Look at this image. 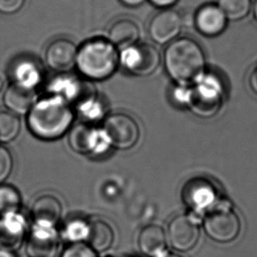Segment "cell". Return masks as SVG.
<instances>
[{
	"instance_id": "484cf974",
	"label": "cell",
	"mask_w": 257,
	"mask_h": 257,
	"mask_svg": "<svg viewBox=\"0 0 257 257\" xmlns=\"http://www.w3.org/2000/svg\"><path fill=\"white\" fill-rule=\"evenodd\" d=\"M76 110L83 118L88 121H97L105 114V105L98 93L75 107Z\"/></svg>"
},
{
	"instance_id": "3957f363",
	"label": "cell",
	"mask_w": 257,
	"mask_h": 257,
	"mask_svg": "<svg viewBox=\"0 0 257 257\" xmlns=\"http://www.w3.org/2000/svg\"><path fill=\"white\" fill-rule=\"evenodd\" d=\"M119 66V51L107 39L97 37L79 47L76 68L84 79L102 81L110 78Z\"/></svg>"
},
{
	"instance_id": "2e32d148",
	"label": "cell",
	"mask_w": 257,
	"mask_h": 257,
	"mask_svg": "<svg viewBox=\"0 0 257 257\" xmlns=\"http://www.w3.org/2000/svg\"><path fill=\"white\" fill-rule=\"evenodd\" d=\"M13 84L28 89L36 90L43 80L42 66L35 59L24 57L15 61L10 69Z\"/></svg>"
},
{
	"instance_id": "6da1fadb",
	"label": "cell",
	"mask_w": 257,
	"mask_h": 257,
	"mask_svg": "<svg viewBox=\"0 0 257 257\" xmlns=\"http://www.w3.org/2000/svg\"><path fill=\"white\" fill-rule=\"evenodd\" d=\"M73 121V107L59 97L50 94L37 100L27 114L30 133L37 139L47 141L64 136Z\"/></svg>"
},
{
	"instance_id": "836d02e7",
	"label": "cell",
	"mask_w": 257,
	"mask_h": 257,
	"mask_svg": "<svg viewBox=\"0 0 257 257\" xmlns=\"http://www.w3.org/2000/svg\"><path fill=\"white\" fill-rule=\"evenodd\" d=\"M147 0H120L121 4L124 5L128 8H138L143 5Z\"/></svg>"
},
{
	"instance_id": "e0dca14e",
	"label": "cell",
	"mask_w": 257,
	"mask_h": 257,
	"mask_svg": "<svg viewBox=\"0 0 257 257\" xmlns=\"http://www.w3.org/2000/svg\"><path fill=\"white\" fill-rule=\"evenodd\" d=\"M62 204L52 195L45 194L36 198L31 209L34 224L56 227L62 216Z\"/></svg>"
},
{
	"instance_id": "4316f807",
	"label": "cell",
	"mask_w": 257,
	"mask_h": 257,
	"mask_svg": "<svg viewBox=\"0 0 257 257\" xmlns=\"http://www.w3.org/2000/svg\"><path fill=\"white\" fill-rule=\"evenodd\" d=\"M89 232V223L82 219H73L64 225L63 235L71 243L86 242Z\"/></svg>"
},
{
	"instance_id": "f1b7e54d",
	"label": "cell",
	"mask_w": 257,
	"mask_h": 257,
	"mask_svg": "<svg viewBox=\"0 0 257 257\" xmlns=\"http://www.w3.org/2000/svg\"><path fill=\"white\" fill-rule=\"evenodd\" d=\"M14 161L7 147L0 146V184L9 177L13 171Z\"/></svg>"
},
{
	"instance_id": "d6986e66",
	"label": "cell",
	"mask_w": 257,
	"mask_h": 257,
	"mask_svg": "<svg viewBox=\"0 0 257 257\" xmlns=\"http://www.w3.org/2000/svg\"><path fill=\"white\" fill-rule=\"evenodd\" d=\"M3 100L6 107L13 114L27 115L37 101L36 90L12 84L5 91Z\"/></svg>"
},
{
	"instance_id": "e575fe53",
	"label": "cell",
	"mask_w": 257,
	"mask_h": 257,
	"mask_svg": "<svg viewBox=\"0 0 257 257\" xmlns=\"http://www.w3.org/2000/svg\"><path fill=\"white\" fill-rule=\"evenodd\" d=\"M0 257H17L15 252L8 251V250L0 249Z\"/></svg>"
},
{
	"instance_id": "d590c367",
	"label": "cell",
	"mask_w": 257,
	"mask_h": 257,
	"mask_svg": "<svg viewBox=\"0 0 257 257\" xmlns=\"http://www.w3.org/2000/svg\"><path fill=\"white\" fill-rule=\"evenodd\" d=\"M252 11H253V17L257 22V0L253 1V6H252Z\"/></svg>"
},
{
	"instance_id": "44dd1931",
	"label": "cell",
	"mask_w": 257,
	"mask_h": 257,
	"mask_svg": "<svg viewBox=\"0 0 257 257\" xmlns=\"http://www.w3.org/2000/svg\"><path fill=\"white\" fill-rule=\"evenodd\" d=\"M167 239L166 232L161 226L154 224L147 225L139 236L140 251L147 256H160L166 247Z\"/></svg>"
},
{
	"instance_id": "9a60e30c",
	"label": "cell",
	"mask_w": 257,
	"mask_h": 257,
	"mask_svg": "<svg viewBox=\"0 0 257 257\" xmlns=\"http://www.w3.org/2000/svg\"><path fill=\"white\" fill-rule=\"evenodd\" d=\"M228 20L217 4L201 7L195 15V25L198 32L207 37H215L225 31Z\"/></svg>"
},
{
	"instance_id": "1f68e13d",
	"label": "cell",
	"mask_w": 257,
	"mask_h": 257,
	"mask_svg": "<svg viewBox=\"0 0 257 257\" xmlns=\"http://www.w3.org/2000/svg\"><path fill=\"white\" fill-rule=\"evenodd\" d=\"M149 1L155 8L165 10V9H170L173 6H175L178 2L179 0H149Z\"/></svg>"
},
{
	"instance_id": "d6a6232c",
	"label": "cell",
	"mask_w": 257,
	"mask_h": 257,
	"mask_svg": "<svg viewBox=\"0 0 257 257\" xmlns=\"http://www.w3.org/2000/svg\"><path fill=\"white\" fill-rule=\"evenodd\" d=\"M249 86L253 93L257 94V65L253 68L249 76Z\"/></svg>"
},
{
	"instance_id": "4fadbf2b",
	"label": "cell",
	"mask_w": 257,
	"mask_h": 257,
	"mask_svg": "<svg viewBox=\"0 0 257 257\" xmlns=\"http://www.w3.org/2000/svg\"><path fill=\"white\" fill-rule=\"evenodd\" d=\"M79 48L72 40L58 38L49 44L45 51L48 66L57 73H65L76 66Z\"/></svg>"
},
{
	"instance_id": "5b68a950",
	"label": "cell",
	"mask_w": 257,
	"mask_h": 257,
	"mask_svg": "<svg viewBox=\"0 0 257 257\" xmlns=\"http://www.w3.org/2000/svg\"><path fill=\"white\" fill-rule=\"evenodd\" d=\"M161 62V54L157 48L148 43H138L119 52V65L137 77L153 75Z\"/></svg>"
},
{
	"instance_id": "d4e9b609",
	"label": "cell",
	"mask_w": 257,
	"mask_h": 257,
	"mask_svg": "<svg viewBox=\"0 0 257 257\" xmlns=\"http://www.w3.org/2000/svg\"><path fill=\"white\" fill-rule=\"evenodd\" d=\"M21 132V121L18 115L10 111H0V143L6 144L15 140Z\"/></svg>"
},
{
	"instance_id": "83f0119b",
	"label": "cell",
	"mask_w": 257,
	"mask_h": 257,
	"mask_svg": "<svg viewBox=\"0 0 257 257\" xmlns=\"http://www.w3.org/2000/svg\"><path fill=\"white\" fill-rule=\"evenodd\" d=\"M61 257H98V253L86 242L71 243L64 248Z\"/></svg>"
},
{
	"instance_id": "f546056e",
	"label": "cell",
	"mask_w": 257,
	"mask_h": 257,
	"mask_svg": "<svg viewBox=\"0 0 257 257\" xmlns=\"http://www.w3.org/2000/svg\"><path fill=\"white\" fill-rule=\"evenodd\" d=\"M26 0H0V13L14 15L21 11L25 6Z\"/></svg>"
},
{
	"instance_id": "8fae6325",
	"label": "cell",
	"mask_w": 257,
	"mask_h": 257,
	"mask_svg": "<svg viewBox=\"0 0 257 257\" xmlns=\"http://www.w3.org/2000/svg\"><path fill=\"white\" fill-rule=\"evenodd\" d=\"M200 237V230L197 221L189 215L176 216L169 223L168 241L175 249L187 252L197 245Z\"/></svg>"
},
{
	"instance_id": "277c9868",
	"label": "cell",
	"mask_w": 257,
	"mask_h": 257,
	"mask_svg": "<svg viewBox=\"0 0 257 257\" xmlns=\"http://www.w3.org/2000/svg\"><path fill=\"white\" fill-rule=\"evenodd\" d=\"M224 92L222 79L215 73L205 72L191 86L187 107L199 117H212L221 107Z\"/></svg>"
},
{
	"instance_id": "cb8c5ba5",
	"label": "cell",
	"mask_w": 257,
	"mask_h": 257,
	"mask_svg": "<svg viewBox=\"0 0 257 257\" xmlns=\"http://www.w3.org/2000/svg\"><path fill=\"white\" fill-rule=\"evenodd\" d=\"M217 5L231 22H238L246 18L252 10L251 0H218Z\"/></svg>"
},
{
	"instance_id": "603a6c76",
	"label": "cell",
	"mask_w": 257,
	"mask_h": 257,
	"mask_svg": "<svg viewBox=\"0 0 257 257\" xmlns=\"http://www.w3.org/2000/svg\"><path fill=\"white\" fill-rule=\"evenodd\" d=\"M22 196L18 189L10 184H0V217L17 213L22 207Z\"/></svg>"
},
{
	"instance_id": "ffe728a7",
	"label": "cell",
	"mask_w": 257,
	"mask_h": 257,
	"mask_svg": "<svg viewBox=\"0 0 257 257\" xmlns=\"http://www.w3.org/2000/svg\"><path fill=\"white\" fill-rule=\"evenodd\" d=\"M140 29L136 22L130 19H121L114 22L107 30V39L117 50H123L139 43Z\"/></svg>"
},
{
	"instance_id": "7402d4cb",
	"label": "cell",
	"mask_w": 257,
	"mask_h": 257,
	"mask_svg": "<svg viewBox=\"0 0 257 257\" xmlns=\"http://www.w3.org/2000/svg\"><path fill=\"white\" fill-rule=\"evenodd\" d=\"M114 233L111 225L102 219L89 222V232L86 243L95 252L107 251L114 242Z\"/></svg>"
},
{
	"instance_id": "7c38bea8",
	"label": "cell",
	"mask_w": 257,
	"mask_h": 257,
	"mask_svg": "<svg viewBox=\"0 0 257 257\" xmlns=\"http://www.w3.org/2000/svg\"><path fill=\"white\" fill-rule=\"evenodd\" d=\"M59 246L56 227L34 224L26 242L29 257H55Z\"/></svg>"
},
{
	"instance_id": "9c48e42d",
	"label": "cell",
	"mask_w": 257,
	"mask_h": 257,
	"mask_svg": "<svg viewBox=\"0 0 257 257\" xmlns=\"http://www.w3.org/2000/svg\"><path fill=\"white\" fill-rule=\"evenodd\" d=\"M183 27V18L179 12L165 9L151 20L148 33L154 43L165 45L177 39Z\"/></svg>"
},
{
	"instance_id": "8992f818",
	"label": "cell",
	"mask_w": 257,
	"mask_h": 257,
	"mask_svg": "<svg viewBox=\"0 0 257 257\" xmlns=\"http://www.w3.org/2000/svg\"><path fill=\"white\" fill-rule=\"evenodd\" d=\"M46 91L47 94L59 97L72 107L97 94L91 81L67 72L54 76L47 84Z\"/></svg>"
},
{
	"instance_id": "8d00e7d4",
	"label": "cell",
	"mask_w": 257,
	"mask_h": 257,
	"mask_svg": "<svg viewBox=\"0 0 257 257\" xmlns=\"http://www.w3.org/2000/svg\"><path fill=\"white\" fill-rule=\"evenodd\" d=\"M6 86V80H5L4 77L0 74V93L3 92Z\"/></svg>"
},
{
	"instance_id": "7a4b0ae2",
	"label": "cell",
	"mask_w": 257,
	"mask_h": 257,
	"mask_svg": "<svg viewBox=\"0 0 257 257\" xmlns=\"http://www.w3.org/2000/svg\"><path fill=\"white\" fill-rule=\"evenodd\" d=\"M166 72L177 85L193 86L206 72L204 50L197 41L181 37L168 44L164 53Z\"/></svg>"
},
{
	"instance_id": "ba28073f",
	"label": "cell",
	"mask_w": 257,
	"mask_h": 257,
	"mask_svg": "<svg viewBox=\"0 0 257 257\" xmlns=\"http://www.w3.org/2000/svg\"><path fill=\"white\" fill-rule=\"evenodd\" d=\"M204 227L207 235L215 241L231 242L239 235L240 221L232 209L221 206L208 212L204 218Z\"/></svg>"
},
{
	"instance_id": "30bf717a",
	"label": "cell",
	"mask_w": 257,
	"mask_h": 257,
	"mask_svg": "<svg viewBox=\"0 0 257 257\" xmlns=\"http://www.w3.org/2000/svg\"><path fill=\"white\" fill-rule=\"evenodd\" d=\"M69 144L72 150L79 154H100L110 146L103 130L88 125H78L69 135Z\"/></svg>"
},
{
	"instance_id": "4dcf8cb0",
	"label": "cell",
	"mask_w": 257,
	"mask_h": 257,
	"mask_svg": "<svg viewBox=\"0 0 257 257\" xmlns=\"http://www.w3.org/2000/svg\"><path fill=\"white\" fill-rule=\"evenodd\" d=\"M191 86L177 85L173 90V99L176 103L181 104L183 106H188L189 96L191 93Z\"/></svg>"
},
{
	"instance_id": "ac0fdd59",
	"label": "cell",
	"mask_w": 257,
	"mask_h": 257,
	"mask_svg": "<svg viewBox=\"0 0 257 257\" xmlns=\"http://www.w3.org/2000/svg\"><path fill=\"white\" fill-rule=\"evenodd\" d=\"M215 197L213 186L204 179L190 181L183 189V199L188 206L194 210H203L209 207L213 203Z\"/></svg>"
},
{
	"instance_id": "52a82bcc",
	"label": "cell",
	"mask_w": 257,
	"mask_h": 257,
	"mask_svg": "<svg viewBox=\"0 0 257 257\" xmlns=\"http://www.w3.org/2000/svg\"><path fill=\"white\" fill-rule=\"evenodd\" d=\"M102 130L111 147L128 150L140 140L139 124L134 118L124 113H114L104 119Z\"/></svg>"
},
{
	"instance_id": "5bb4252c",
	"label": "cell",
	"mask_w": 257,
	"mask_h": 257,
	"mask_svg": "<svg viewBox=\"0 0 257 257\" xmlns=\"http://www.w3.org/2000/svg\"><path fill=\"white\" fill-rule=\"evenodd\" d=\"M27 222L20 212L0 217V249L15 252L26 239Z\"/></svg>"
},
{
	"instance_id": "74e56055",
	"label": "cell",
	"mask_w": 257,
	"mask_h": 257,
	"mask_svg": "<svg viewBox=\"0 0 257 257\" xmlns=\"http://www.w3.org/2000/svg\"><path fill=\"white\" fill-rule=\"evenodd\" d=\"M159 257H182L181 255H179V254H176V253H162L161 255H160Z\"/></svg>"
}]
</instances>
